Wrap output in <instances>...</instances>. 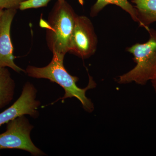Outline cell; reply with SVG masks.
<instances>
[{
    "label": "cell",
    "mask_w": 156,
    "mask_h": 156,
    "mask_svg": "<svg viewBox=\"0 0 156 156\" xmlns=\"http://www.w3.org/2000/svg\"><path fill=\"white\" fill-rule=\"evenodd\" d=\"M34 126L24 115L17 117L7 123L5 132L0 134V150L16 149L28 152L33 156L44 155L30 138Z\"/></svg>",
    "instance_id": "277c9868"
},
{
    "label": "cell",
    "mask_w": 156,
    "mask_h": 156,
    "mask_svg": "<svg viewBox=\"0 0 156 156\" xmlns=\"http://www.w3.org/2000/svg\"><path fill=\"white\" fill-rule=\"evenodd\" d=\"M16 9L4 10L1 20L0 30V66L9 67L17 73L25 71L17 66L14 62L13 47L11 42V27Z\"/></svg>",
    "instance_id": "52a82bcc"
},
{
    "label": "cell",
    "mask_w": 156,
    "mask_h": 156,
    "mask_svg": "<svg viewBox=\"0 0 156 156\" xmlns=\"http://www.w3.org/2000/svg\"><path fill=\"white\" fill-rule=\"evenodd\" d=\"M97 44V36L90 20L77 15L69 52L80 58H88L95 53Z\"/></svg>",
    "instance_id": "5b68a950"
},
{
    "label": "cell",
    "mask_w": 156,
    "mask_h": 156,
    "mask_svg": "<svg viewBox=\"0 0 156 156\" xmlns=\"http://www.w3.org/2000/svg\"><path fill=\"white\" fill-rule=\"evenodd\" d=\"M37 90L33 84L27 82L18 99L11 107L0 113V127L17 117L29 115L38 117L41 102L37 100Z\"/></svg>",
    "instance_id": "8992f818"
},
{
    "label": "cell",
    "mask_w": 156,
    "mask_h": 156,
    "mask_svg": "<svg viewBox=\"0 0 156 156\" xmlns=\"http://www.w3.org/2000/svg\"><path fill=\"white\" fill-rule=\"evenodd\" d=\"M135 4L138 24L148 31L149 26L156 22V0H132Z\"/></svg>",
    "instance_id": "ba28073f"
},
{
    "label": "cell",
    "mask_w": 156,
    "mask_h": 156,
    "mask_svg": "<svg viewBox=\"0 0 156 156\" xmlns=\"http://www.w3.org/2000/svg\"><path fill=\"white\" fill-rule=\"evenodd\" d=\"M50 0H25L20 3L19 9L21 11L31 9H37L48 5Z\"/></svg>",
    "instance_id": "8fae6325"
},
{
    "label": "cell",
    "mask_w": 156,
    "mask_h": 156,
    "mask_svg": "<svg viewBox=\"0 0 156 156\" xmlns=\"http://www.w3.org/2000/svg\"><path fill=\"white\" fill-rule=\"evenodd\" d=\"M25 0H0V9H18L20 3Z\"/></svg>",
    "instance_id": "7c38bea8"
},
{
    "label": "cell",
    "mask_w": 156,
    "mask_h": 156,
    "mask_svg": "<svg viewBox=\"0 0 156 156\" xmlns=\"http://www.w3.org/2000/svg\"><path fill=\"white\" fill-rule=\"evenodd\" d=\"M77 16L71 6L64 0L56 3L48 21L41 20L40 25L47 30L48 47L53 53L66 55L69 52Z\"/></svg>",
    "instance_id": "7a4b0ae2"
},
{
    "label": "cell",
    "mask_w": 156,
    "mask_h": 156,
    "mask_svg": "<svg viewBox=\"0 0 156 156\" xmlns=\"http://www.w3.org/2000/svg\"><path fill=\"white\" fill-rule=\"evenodd\" d=\"M15 87V83L9 70L0 66V109L13 100Z\"/></svg>",
    "instance_id": "9c48e42d"
},
{
    "label": "cell",
    "mask_w": 156,
    "mask_h": 156,
    "mask_svg": "<svg viewBox=\"0 0 156 156\" xmlns=\"http://www.w3.org/2000/svg\"><path fill=\"white\" fill-rule=\"evenodd\" d=\"M149 39L143 44L136 43L126 50L133 54L136 66L126 74L120 76V84L135 82L144 85L151 80L156 72V30L150 28L147 31Z\"/></svg>",
    "instance_id": "3957f363"
},
{
    "label": "cell",
    "mask_w": 156,
    "mask_h": 156,
    "mask_svg": "<svg viewBox=\"0 0 156 156\" xmlns=\"http://www.w3.org/2000/svg\"><path fill=\"white\" fill-rule=\"evenodd\" d=\"M53 54L52 60L47 66L37 67L29 66L26 69L25 73L31 77L48 79L61 86L64 89L65 94L63 97L56 101L59 99L64 100L75 97L80 101L85 111L92 112L94 109V105L91 99L86 96V92L87 90L96 87L95 81L89 76L87 87L84 89L79 88L76 85L79 78L71 75L64 67L63 60L65 55L56 53Z\"/></svg>",
    "instance_id": "6da1fadb"
},
{
    "label": "cell",
    "mask_w": 156,
    "mask_h": 156,
    "mask_svg": "<svg viewBox=\"0 0 156 156\" xmlns=\"http://www.w3.org/2000/svg\"><path fill=\"white\" fill-rule=\"evenodd\" d=\"M58 1H60V0H58Z\"/></svg>",
    "instance_id": "9a60e30c"
},
{
    "label": "cell",
    "mask_w": 156,
    "mask_h": 156,
    "mask_svg": "<svg viewBox=\"0 0 156 156\" xmlns=\"http://www.w3.org/2000/svg\"><path fill=\"white\" fill-rule=\"evenodd\" d=\"M3 12L4 11L3 9H0V30H1V20H2V15Z\"/></svg>",
    "instance_id": "5bb4252c"
},
{
    "label": "cell",
    "mask_w": 156,
    "mask_h": 156,
    "mask_svg": "<svg viewBox=\"0 0 156 156\" xmlns=\"http://www.w3.org/2000/svg\"><path fill=\"white\" fill-rule=\"evenodd\" d=\"M108 5H115L119 6L130 14L135 22L138 23H139L136 9L128 0H97L91 9L90 15L92 17H95L104 8Z\"/></svg>",
    "instance_id": "30bf717a"
},
{
    "label": "cell",
    "mask_w": 156,
    "mask_h": 156,
    "mask_svg": "<svg viewBox=\"0 0 156 156\" xmlns=\"http://www.w3.org/2000/svg\"><path fill=\"white\" fill-rule=\"evenodd\" d=\"M151 81L152 83L153 87H154V89L156 93V72L153 78L151 80Z\"/></svg>",
    "instance_id": "4fadbf2b"
}]
</instances>
